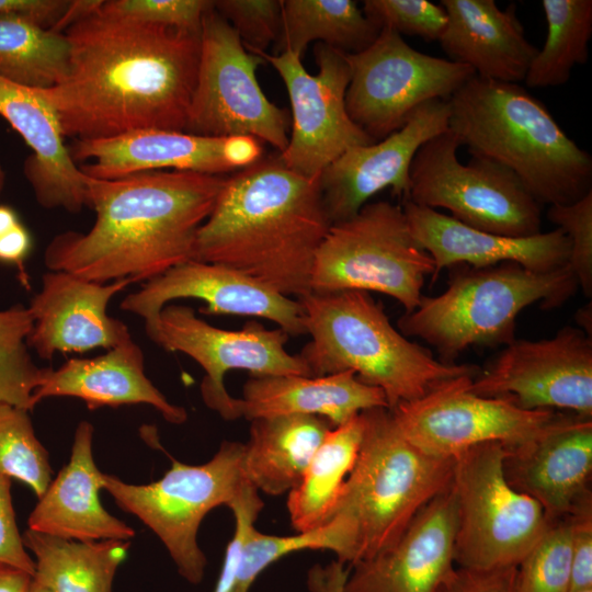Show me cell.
I'll return each mask as SVG.
<instances>
[{"label": "cell", "instance_id": "d590c367", "mask_svg": "<svg viewBox=\"0 0 592 592\" xmlns=\"http://www.w3.org/2000/svg\"><path fill=\"white\" fill-rule=\"evenodd\" d=\"M330 550L351 567L356 559L355 542L344 521L334 517L322 526L291 536H276L251 527L243 544L230 592H249L258 577L281 558L301 550Z\"/></svg>", "mask_w": 592, "mask_h": 592}, {"label": "cell", "instance_id": "7a4b0ae2", "mask_svg": "<svg viewBox=\"0 0 592 592\" xmlns=\"http://www.w3.org/2000/svg\"><path fill=\"white\" fill-rule=\"evenodd\" d=\"M225 180L179 170L114 180L87 177L94 224L86 232L56 235L45 249V265L102 284L148 282L193 260L197 231Z\"/></svg>", "mask_w": 592, "mask_h": 592}, {"label": "cell", "instance_id": "e0dca14e", "mask_svg": "<svg viewBox=\"0 0 592 592\" xmlns=\"http://www.w3.org/2000/svg\"><path fill=\"white\" fill-rule=\"evenodd\" d=\"M470 388L525 410L592 419V339L574 327H563L549 339H514L473 378Z\"/></svg>", "mask_w": 592, "mask_h": 592}, {"label": "cell", "instance_id": "7c38bea8", "mask_svg": "<svg viewBox=\"0 0 592 592\" xmlns=\"http://www.w3.org/2000/svg\"><path fill=\"white\" fill-rule=\"evenodd\" d=\"M262 64L264 59L246 49L213 4L202 21L197 76L185 133L252 137L283 152L291 115L263 93L255 75Z\"/></svg>", "mask_w": 592, "mask_h": 592}, {"label": "cell", "instance_id": "ee69618b", "mask_svg": "<svg viewBox=\"0 0 592 592\" xmlns=\"http://www.w3.org/2000/svg\"><path fill=\"white\" fill-rule=\"evenodd\" d=\"M259 491L247 482L228 504L235 517L234 536L227 545L223 567L213 592H230L235 582L244 540L263 509Z\"/></svg>", "mask_w": 592, "mask_h": 592}, {"label": "cell", "instance_id": "9c48e42d", "mask_svg": "<svg viewBox=\"0 0 592 592\" xmlns=\"http://www.w3.org/2000/svg\"><path fill=\"white\" fill-rule=\"evenodd\" d=\"M243 443L224 441L206 463L189 465L171 458V467L156 481L127 483L104 474V487L115 503L138 517L161 540L187 582L198 584L207 565L197 543L206 514L227 505L248 482L242 470Z\"/></svg>", "mask_w": 592, "mask_h": 592}, {"label": "cell", "instance_id": "6f0895ef", "mask_svg": "<svg viewBox=\"0 0 592 592\" xmlns=\"http://www.w3.org/2000/svg\"><path fill=\"white\" fill-rule=\"evenodd\" d=\"M581 592H592V590H588V591H581Z\"/></svg>", "mask_w": 592, "mask_h": 592}, {"label": "cell", "instance_id": "ffe728a7", "mask_svg": "<svg viewBox=\"0 0 592 592\" xmlns=\"http://www.w3.org/2000/svg\"><path fill=\"white\" fill-rule=\"evenodd\" d=\"M194 298L206 304L201 311L249 316L275 322L288 335L306 333L299 300L285 296L232 267L190 260L145 282L121 303L125 311L153 321L170 301Z\"/></svg>", "mask_w": 592, "mask_h": 592}, {"label": "cell", "instance_id": "7402d4cb", "mask_svg": "<svg viewBox=\"0 0 592 592\" xmlns=\"http://www.w3.org/2000/svg\"><path fill=\"white\" fill-rule=\"evenodd\" d=\"M133 281H89L65 271H50L29 305L33 328L27 346L43 360L57 352L111 350L132 339L128 327L107 314L111 299Z\"/></svg>", "mask_w": 592, "mask_h": 592}, {"label": "cell", "instance_id": "bcb514c9", "mask_svg": "<svg viewBox=\"0 0 592 592\" xmlns=\"http://www.w3.org/2000/svg\"><path fill=\"white\" fill-rule=\"evenodd\" d=\"M572 515L570 592L592 590V501Z\"/></svg>", "mask_w": 592, "mask_h": 592}, {"label": "cell", "instance_id": "9a60e30c", "mask_svg": "<svg viewBox=\"0 0 592 592\" xmlns=\"http://www.w3.org/2000/svg\"><path fill=\"white\" fill-rule=\"evenodd\" d=\"M145 331L163 350L181 352L201 365L203 401L227 421L240 419L238 398L229 395L224 383L229 371H247L252 377L311 376L301 357L286 351L289 335L258 321L227 330L200 319L189 306L170 304L145 323Z\"/></svg>", "mask_w": 592, "mask_h": 592}, {"label": "cell", "instance_id": "f5cc1de1", "mask_svg": "<svg viewBox=\"0 0 592 592\" xmlns=\"http://www.w3.org/2000/svg\"><path fill=\"white\" fill-rule=\"evenodd\" d=\"M19 223L20 219L15 210L10 206L0 204V236L12 229Z\"/></svg>", "mask_w": 592, "mask_h": 592}, {"label": "cell", "instance_id": "11a10c76", "mask_svg": "<svg viewBox=\"0 0 592 592\" xmlns=\"http://www.w3.org/2000/svg\"><path fill=\"white\" fill-rule=\"evenodd\" d=\"M27 592H50V591L33 579L31 584H30V588H29Z\"/></svg>", "mask_w": 592, "mask_h": 592}, {"label": "cell", "instance_id": "44dd1931", "mask_svg": "<svg viewBox=\"0 0 592 592\" xmlns=\"http://www.w3.org/2000/svg\"><path fill=\"white\" fill-rule=\"evenodd\" d=\"M457 522L449 486L392 545L350 567L344 592H439L456 568Z\"/></svg>", "mask_w": 592, "mask_h": 592}, {"label": "cell", "instance_id": "4dcf8cb0", "mask_svg": "<svg viewBox=\"0 0 592 592\" xmlns=\"http://www.w3.org/2000/svg\"><path fill=\"white\" fill-rule=\"evenodd\" d=\"M23 543L34 555L33 579L50 592H112L129 540L79 542L26 530Z\"/></svg>", "mask_w": 592, "mask_h": 592}, {"label": "cell", "instance_id": "db71d44e", "mask_svg": "<svg viewBox=\"0 0 592 592\" xmlns=\"http://www.w3.org/2000/svg\"><path fill=\"white\" fill-rule=\"evenodd\" d=\"M591 304L578 310V322L585 329V333L591 337L588 320L591 321Z\"/></svg>", "mask_w": 592, "mask_h": 592}, {"label": "cell", "instance_id": "f907efd6", "mask_svg": "<svg viewBox=\"0 0 592 592\" xmlns=\"http://www.w3.org/2000/svg\"><path fill=\"white\" fill-rule=\"evenodd\" d=\"M350 572L345 563L333 560L328 565H314L307 572V588L310 592H344Z\"/></svg>", "mask_w": 592, "mask_h": 592}, {"label": "cell", "instance_id": "5b68a950", "mask_svg": "<svg viewBox=\"0 0 592 592\" xmlns=\"http://www.w3.org/2000/svg\"><path fill=\"white\" fill-rule=\"evenodd\" d=\"M298 300L305 332L311 338L298 355L311 376L352 371L384 392L388 409L415 400L447 379L480 372L476 365L439 361L408 340L367 292H310Z\"/></svg>", "mask_w": 592, "mask_h": 592}, {"label": "cell", "instance_id": "816d5d0a", "mask_svg": "<svg viewBox=\"0 0 592 592\" xmlns=\"http://www.w3.org/2000/svg\"><path fill=\"white\" fill-rule=\"evenodd\" d=\"M33 576L0 562V592H27Z\"/></svg>", "mask_w": 592, "mask_h": 592}, {"label": "cell", "instance_id": "f1b7e54d", "mask_svg": "<svg viewBox=\"0 0 592 592\" xmlns=\"http://www.w3.org/2000/svg\"><path fill=\"white\" fill-rule=\"evenodd\" d=\"M238 398L239 415L249 421L285 414L317 415L341 425L362 411L385 407L384 392L361 382L352 371L325 376L252 377Z\"/></svg>", "mask_w": 592, "mask_h": 592}, {"label": "cell", "instance_id": "484cf974", "mask_svg": "<svg viewBox=\"0 0 592 592\" xmlns=\"http://www.w3.org/2000/svg\"><path fill=\"white\" fill-rule=\"evenodd\" d=\"M93 432L88 421L77 425L70 459L38 498L27 519L29 530L79 542L130 540L135 536L100 501L104 473L94 462Z\"/></svg>", "mask_w": 592, "mask_h": 592}, {"label": "cell", "instance_id": "836d02e7", "mask_svg": "<svg viewBox=\"0 0 592 592\" xmlns=\"http://www.w3.org/2000/svg\"><path fill=\"white\" fill-rule=\"evenodd\" d=\"M69 43L64 32L20 14H0V77L45 90L68 70Z\"/></svg>", "mask_w": 592, "mask_h": 592}, {"label": "cell", "instance_id": "681fc988", "mask_svg": "<svg viewBox=\"0 0 592 592\" xmlns=\"http://www.w3.org/2000/svg\"><path fill=\"white\" fill-rule=\"evenodd\" d=\"M31 249V235L21 221L0 236V262L16 265L22 273L23 282L26 281L24 261Z\"/></svg>", "mask_w": 592, "mask_h": 592}, {"label": "cell", "instance_id": "1f68e13d", "mask_svg": "<svg viewBox=\"0 0 592 592\" xmlns=\"http://www.w3.org/2000/svg\"><path fill=\"white\" fill-rule=\"evenodd\" d=\"M363 432L362 413L332 428L300 482L288 492L287 511L297 533L315 530L328 522L354 466Z\"/></svg>", "mask_w": 592, "mask_h": 592}, {"label": "cell", "instance_id": "8992f818", "mask_svg": "<svg viewBox=\"0 0 592 592\" xmlns=\"http://www.w3.org/2000/svg\"><path fill=\"white\" fill-rule=\"evenodd\" d=\"M361 413L357 457L329 517L351 530L354 563L392 545L422 508L451 486L455 465L454 458L429 455L410 443L388 408Z\"/></svg>", "mask_w": 592, "mask_h": 592}, {"label": "cell", "instance_id": "52a82bcc", "mask_svg": "<svg viewBox=\"0 0 592 592\" xmlns=\"http://www.w3.org/2000/svg\"><path fill=\"white\" fill-rule=\"evenodd\" d=\"M571 269L534 272L513 262L455 273L437 296L422 295L418 307L403 314L398 328L420 338L454 363L471 345L509 344L520 312L536 303L544 309L563 305L578 291Z\"/></svg>", "mask_w": 592, "mask_h": 592}, {"label": "cell", "instance_id": "8fae6325", "mask_svg": "<svg viewBox=\"0 0 592 592\" xmlns=\"http://www.w3.org/2000/svg\"><path fill=\"white\" fill-rule=\"evenodd\" d=\"M459 147L449 129L421 145L410 166L405 201L446 208L456 220L487 232L511 237L542 232L540 204L520 179L486 157L471 156L463 164Z\"/></svg>", "mask_w": 592, "mask_h": 592}, {"label": "cell", "instance_id": "74e56055", "mask_svg": "<svg viewBox=\"0 0 592 592\" xmlns=\"http://www.w3.org/2000/svg\"><path fill=\"white\" fill-rule=\"evenodd\" d=\"M29 412L0 402V476L25 483L39 498L52 481L53 469Z\"/></svg>", "mask_w": 592, "mask_h": 592}, {"label": "cell", "instance_id": "603a6c76", "mask_svg": "<svg viewBox=\"0 0 592 592\" xmlns=\"http://www.w3.org/2000/svg\"><path fill=\"white\" fill-rule=\"evenodd\" d=\"M505 448L508 482L548 517L571 515L592 501V419L569 413L536 439Z\"/></svg>", "mask_w": 592, "mask_h": 592}, {"label": "cell", "instance_id": "7dc6e473", "mask_svg": "<svg viewBox=\"0 0 592 592\" xmlns=\"http://www.w3.org/2000/svg\"><path fill=\"white\" fill-rule=\"evenodd\" d=\"M439 592H517L516 567L469 569L456 566Z\"/></svg>", "mask_w": 592, "mask_h": 592}, {"label": "cell", "instance_id": "b9f144b4", "mask_svg": "<svg viewBox=\"0 0 592 592\" xmlns=\"http://www.w3.org/2000/svg\"><path fill=\"white\" fill-rule=\"evenodd\" d=\"M213 4L207 0H107L100 1L98 9L112 16L200 32Z\"/></svg>", "mask_w": 592, "mask_h": 592}, {"label": "cell", "instance_id": "2e32d148", "mask_svg": "<svg viewBox=\"0 0 592 592\" xmlns=\"http://www.w3.org/2000/svg\"><path fill=\"white\" fill-rule=\"evenodd\" d=\"M254 54L277 71L289 96V138L280 153L288 169L318 178L349 148L376 143L348 114L345 94L351 73L344 53L317 43V75L309 73L301 58L291 52Z\"/></svg>", "mask_w": 592, "mask_h": 592}, {"label": "cell", "instance_id": "c3c4849f", "mask_svg": "<svg viewBox=\"0 0 592 592\" xmlns=\"http://www.w3.org/2000/svg\"><path fill=\"white\" fill-rule=\"evenodd\" d=\"M65 0H0V14H20L53 29L68 10Z\"/></svg>", "mask_w": 592, "mask_h": 592}, {"label": "cell", "instance_id": "5bb4252c", "mask_svg": "<svg viewBox=\"0 0 592 592\" xmlns=\"http://www.w3.org/2000/svg\"><path fill=\"white\" fill-rule=\"evenodd\" d=\"M475 376L447 379L424 396L389 409L402 435L429 455L455 458L480 444L521 445L571 413L525 410L504 398L480 396L470 388Z\"/></svg>", "mask_w": 592, "mask_h": 592}, {"label": "cell", "instance_id": "277c9868", "mask_svg": "<svg viewBox=\"0 0 592 592\" xmlns=\"http://www.w3.org/2000/svg\"><path fill=\"white\" fill-rule=\"evenodd\" d=\"M448 103L460 146L510 169L538 204L567 205L592 192L591 155L519 83L475 75Z\"/></svg>", "mask_w": 592, "mask_h": 592}, {"label": "cell", "instance_id": "60d3db41", "mask_svg": "<svg viewBox=\"0 0 592 592\" xmlns=\"http://www.w3.org/2000/svg\"><path fill=\"white\" fill-rule=\"evenodd\" d=\"M215 11L235 30L246 49L265 52L281 31L282 0H218Z\"/></svg>", "mask_w": 592, "mask_h": 592}, {"label": "cell", "instance_id": "30bf717a", "mask_svg": "<svg viewBox=\"0 0 592 592\" xmlns=\"http://www.w3.org/2000/svg\"><path fill=\"white\" fill-rule=\"evenodd\" d=\"M505 455L503 444L486 443L454 458L457 567H516L548 524L542 505L508 482Z\"/></svg>", "mask_w": 592, "mask_h": 592}, {"label": "cell", "instance_id": "6da1fadb", "mask_svg": "<svg viewBox=\"0 0 592 592\" xmlns=\"http://www.w3.org/2000/svg\"><path fill=\"white\" fill-rule=\"evenodd\" d=\"M93 9L65 31L68 70L39 90L64 137L88 140L130 130L185 132L201 31L117 18Z\"/></svg>", "mask_w": 592, "mask_h": 592}, {"label": "cell", "instance_id": "f35d334b", "mask_svg": "<svg viewBox=\"0 0 592 592\" xmlns=\"http://www.w3.org/2000/svg\"><path fill=\"white\" fill-rule=\"evenodd\" d=\"M572 515L548 524L516 566L517 592H570Z\"/></svg>", "mask_w": 592, "mask_h": 592}, {"label": "cell", "instance_id": "9f6ffc18", "mask_svg": "<svg viewBox=\"0 0 592 592\" xmlns=\"http://www.w3.org/2000/svg\"><path fill=\"white\" fill-rule=\"evenodd\" d=\"M4 183H5V172H4L3 168L0 164V193L2 192V190L4 187Z\"/></svg>", "mask_w": 592, "mask_h": 592}, {"label": "cell", "instance_id": "f6af8a7d", "mask_svg": "<svg viewBox=\"0 0 592 592\" xmlns=\"http://www.w3.org/2000/svg\"><path fill=\"white\" fill-rule=\"evenodd\" d=\"M11 479L0 476V562L35 573L34 559L27 553L19 531L11 496Z\"/></svg>", "mask_w": 592, "mask_h": 592}, {"label": "cell", "instance_id": "d4e9b609", "mask_svg": "<svg viewBox=\"0 0 592 592\" xmlns=\"http://www.w3.org/2000/svg\"><path fill=\"white\" fill-rule=\"evenodd\" d=\"M0 115L32 150L23 171L37 203L69 213L88 206L87 175L71 158L57 115L39 89L0 77Z\"/></svg>", "mask_w": 592, "mask_h": 592}, {"label": "cell", "instance_id": "f546056e", "mask_svg": "<svg viewBox=\"0 0 592 592\" xmlns=\"http://www.w3.org/2000/svg\"><path fill=\"white\" fill-rule=\"evenodd\" d=\"M332 428L325 418L308 414L251 420L249 440L243 443L244 478L259 492H291Z\"/></svg>", "mask_w": 592, "mask_h": 592}, {"label": "cell", "instance_id": "e575fe53", "mask_svg": "<svg viewBox=\"0 0 592 592\" xmlns=\"http://www.w3.org/2000/svg\"><path fill=\"white\" fill-rule=\"evenodd\" d=\"M547 37L533 58L524 82L530 88L558 87L568 82L576 65L589 59L592 35L591 0H543Z\"/></svg>", "mask_w": 592, "mask_h": 592}, {"label": "cell", "instance_id": "d6986e66", "mask_svg": "<svg viewBox=\"0 0 592 592\" xmlns=\"http://www.w3.org/2000/svg\"><path fill=\"white\" fill-rule=\"evenodd\" d=\"M448 100H431L386 138L345 150L318 177L327 214L332 224L355 216L367 201L386 187L402 201L409 194V170L425 141L448 130Z\"/></svg>", "mask_w": 592, "mask_h": 592}, {"label": "cell", "instance_id": "83f0119b", "mask_svg": "<svg viewBox=\"0 0 592 592\" xmlns=\"http://www.w3.org/2000/svg\"><path fill=\"white\" fill-rule=\"evenodd\" d=\"M447 23L440 38L448 59L470 67L478 77L524 81L538 48L525 37L514 4L494 0H442Z\"/></svg>", "mask_w": 592, "mask_h": 592}, {"label": "cell", "instance_id": "8d00e7d4", "mask_svg": "<svg viewBox=\"0 0 592 592\" xmlns=\"http://www.w3.org/2000/svg\"><path fill=\"white\" fill-rule=\"evenodd\" d=\"M32 328L29 307L16 304L0 310V402L27 411L35 408L33 394L44 372L29 352L26 340Z\"/></svg>", "mask_w": 592, "mask_h": 592}, {"label": "cell", "instance_id": "4316f807", "mask_svg": "<svg viewBox=\"0 0 592 592\" xmlns=\"http://www.w3.org/2000/svg\"><path fill=\"white\" fill-rule=\"evenodd\" d=\"M50 397L79 398L90 410L144 403L169 423L187 419L185 409L171 403L147 377L144 353L133 339L92 358H70L57 369L44 367L33 403Z\"/></svg>", "mask_w": 592, "mask_h": 592}, {"label": "cell", "instance_id": "4fadbf2b", "mask_svg": "<svg viewBox=\"0 0 592 592\" xmlns=\"http://www.w3.org/2000/svg\"><path fill=\"white\" fill-rule=\"evenodd\" d=\"M345 57L348 114L375 141L400 129L423 103L449 100L476 75L466 65L415 50L389 29H382L366 49Z\"/></svg>", "mask_w": 592, "mask_h": 592}, {"label": "cell", "instance_id": "ab89813d", "mask_svg": "<svg viewBox=\"0 0 592 592\" xmlns=\"http://www.w3.org/2000/svg\"><path fill=\"white\" fill-rule=\"evenodd\" d=\"M364 14L380 30L389 29L399 35H415L425 41H440L447 15L440 4L426 0H366Z\"/></svg>", "mask_w": 592, "mask_h": 592}, {"label": "cell", "instance_id": "ba28073f", "mask_svg": "<svg viewBox=\"0 0 592 592\" xmlns=\"http://www.w3.org/2000/svg\"><path fill=\"white\" fill-rule=\"evenodd\" d=\"M433 273L434 262L413 238L402 206L379 201L330 226L315 257L310 292L382 293L409 314Z\"/></svg>", "mask_w": 592, "mask_h": 592}, {"label": "cell", "instance_id": "3957f363", "mask_svg": "<svg viewBox=\"0 0 592 592\" xmlns=\"http://www.w3.org/2000/svg\"><path fill=\"white\" fill-rule=\"evenodd\" d=\"M331 225L318 178L288 169L277 152L226 178L197 231L193 260L300 298L310 293L315 257Z\"/></svg>", "mask_w": 592, "mask_h": 592}, {"label": "cell", "instance_id": "cb8c5ba5", "mask_svg": "<svg viewBox=\"0 0 592 592\" xmlns=\"http://www.w3.org/2000/svg\"><path fill=\"white\" fill-rule=\"evenodd\" d=\"M411 234L434 262L433 280L442 269L466 263L474 269L513 262L534 272L568 265L570 240L556 228L527 237H511L471 228L436 209L403 201Z\"/></svg>", "mask_w": 592, "mask_h": 592}, {"label": "cell", "instance_id": "7bdbcfd3", "mask_svg": "<svg viewBox=\"0 0 592 592\" xmlns=\"http://www.w3.org/2000/svg\"><path fill=\"white\" fill-rule=\"evenodd\" d=\"M547 218L565 231L570 240L568 266L579 288L592 295V192L567 205H550Z\"/></svg>", "mask_w": 592, "mask_h": 592}, {"label": "cell", "instance_id": "ac0fdd59", "mask_svg": "<svg viewBox=\"0 0 592 592\" xmlns=\"http://www.w3.org/2000/svg\"><path fill=\"white\" fill-rule=\"evenodd\" d=\"M68 149L76 163L83 162L80 170L99 180L160 170L221 175L262 157V146L252 137H205L156 128L75 140Z\"/></svg>", "mask_w": 592, "mask_h": 592}, {"label": "cell", "instance_id": "d6a6232c", "mask_svg": "<svg viewBox=\"0 0 592 592\" xmlns=\"http://www.w3.org/2000/svg\"><path fill=\"white\" fill-rule=\"evenodd\" d=\"M380 33L352 0H282V21L274 54L291 52L300 58L311 42L344 54L366 49Z\"/></svg>", "mask_w": 592, "mask_h": 592}]
</instances>
